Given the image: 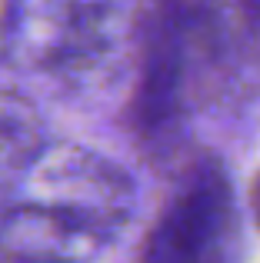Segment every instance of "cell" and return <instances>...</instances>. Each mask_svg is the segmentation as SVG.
I'll return each mask as SVG.
<instances>
[{
	"instance_id": "cell-1",
	"label": "cell",
	"mask_w": 260,
	"mask_h": 263,
	"mask_svg": "<svg viewBox=\"0 0 260 263\" xmlns=\"http://www.w3.org/2000/svg\"><path fill=\"white\" fill-rule=\"evenodd\" d=\"M260 97V0H147L127 123L150 154H174L183 123Z\"/></svg>"
},
{
	"instance_id": "cell-6",
	"label": "cell",
	"mask_w": 260,
	"mask_h": 263,
	"mask_svg": "<svg viewBox=\"0 0 260 263\" xmlns=\"http://www.w3.org/2000/svg\"><path fill=\"white\" fill-rule=\"evenodd\" d=\"M47 143L37 110L20 93H0V193L17 180L33 154Z\"/></svg>"
},
{
	"instance_id": "cell-2",
	"label": "cell",
	"mask_w": 260,
	"mask_h": 263,
	"mask_svg": "<svg viewBox=\"0 0 260 263\" xmlns=\"http://www.w3.org/2000/svg\"><path fill=\"white\" fill-rule=\"evenodd\" d=\"M147 0H4L0 60L64 87H107L134 70Z\"/></svg>"
},
{
	"instance_id": "cell-5",
	"label": "cell",
	"mask_w": 260,
	"mask_h": 263,
	"mask_svg": "<svg viewBox=\"0 0 260 263\" xmlns=\"http://www.w3.org/2000/svg\"><path fill=\"white\" fill-rule=\"evenodd\" d=\"M107 247V237L57 206L0 193V263H94Z\"/></svg>"
},
{
	"instance_id": "cell-3",
	"label": "cell",
	"mask_w": 260,
	"mask_h": 263,
	"mask_svg": "<svg viewBox=\"0 0 260 263\" xmlns=\"http://www.w3.org/2000/svg\"><path fill=\"white\" fill-rule=\"evenodd\" d=\"M240 213L224 163L194 154L174 170L137 263H240Z\"/></svg>"
},
{
	"instance_id": "cell-7",
	"label": "cell",
	"mask_w": 260,
	"mask_h": 263,
	"mask_svg": "<svg viewBox=\"0 0 260 263\" xmlns=\"http://www.w3.org/2000/svg\"><path fill=\"white\" fill-rule=\"evenodd\" d=\"M250 213H254V223L260 227V174L250 183Z\"/></svg>"
},
{
	"instance_id": "cell-4",
	"label": "cell",
	"mask_w": 260,
	"mask_h": 263,
	"mask_svg": "<svg viewBox=\"0 0 260 263\" xmlns=\"http://www.w3.org/2000/svg\"><path fill=\"white\" fill-rule=\"evenodd\" d=\"M7 190L57 206L107 240L130 223L137 206V186L127 170L73 140H47Z\"/></svg>"
}]
</instances>
